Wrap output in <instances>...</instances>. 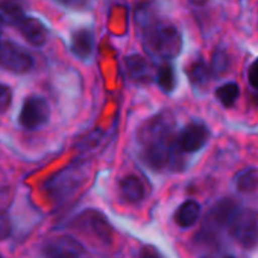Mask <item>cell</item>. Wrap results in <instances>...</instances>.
Masks as SVG:
<instances>
[{"label": "cell", "instance_id": "15", "mask_svg": "<svg viewBox=\"0 0 258 258\" xmlns=\"http://www.w3.org/2000/svg\"><path fill=\"white\" fill-rule=\"evenodd\" d=\"M157 82H158L160 88L164 93H172L176 88V84H178V78H176L175 67L172 64H169V62H164L160 67V70H158Z\"/></svg>", "mask_w": 258, "mask_h": 258}, {"label": "cell", "instance_id": "12", "mask_svg": "<svg viewBox=\"0 0 258 258\" xmlns=\"http://www.w3.org/2000/svg\"><path fill=\"white\" fill-rule=\"evenodd\" d=\"M25 17L23 7L19 0H0V23L17 28Z\"/></svg>", "mask_w": 258, "mask_h": 258}, {"label": "cell", "instance_id": "9", "mask_svg": "<svg viewBox=\"0 0 258 258\" xmlns=\"http://www.w3.org/2000/svg\"><path fill=\"white\" fill-rule=\"evenodd\" d=\"M17 29L22 32L25 40L32 46H43L47 41V28L38 19L25 17V20L17 26Z\"/></svg>", "mask_w": 258, "mask_h": 258}, {"label": "cell", "instance_id": "21", "mask_svg": "<svg viewBox=\"0 0 258 258\" xmlns=\"http://www.w3.org/2000/svg\"><path fill=\"white\" fill-rule=\"evenodd\" d=\"M58 2L70 10H87L90 0H58Z\"/></svg>", "mask_w": 258, "mask_h": 258}, {"label": "cell", "instance_id": "2", "mask_svg": "<svg viewBox=\"0 0 258 258\" xmlns=\"http://www.w3.org/2000/svg\"><path fill=\"white\" fill-rule=\"evenodd\" d=\"M143 143V157L149 167L155 170H163L166 167L175 170L182 169L184 152L179 149L178 139L172 137L169 121H164L163 117L146 124Z\"/></svg>", "mask_w": 258, "mask_h": 258}, {"label": "cell", "instance_id": "27", "mask_svg": "<svg viewBox=\"0 0 258 258\" xmlns=\"http://www.w3.org/2000/svg\"><path fill=\"white\" fill-rule=\"evenodd\" d=\"M0 258H2V256H0Z\"/></svg>", "mask_w": 258, "mask_h": 258}, {"label": "cell", "instance_id": "24", "mask_svg": "<svg viewBox=\"0 0 258 258\" xmlns=\"http://www.w3.org/2000/svg\"><path fill=\"white\" fill-rule=\"evenodd\" d=\"M190 2L193 4V5H198V7H202V5H205L208 0H190Z\"/></svg>", "mask_w": 258, "mask_h": 258}, {"label": "cell", "instance_id": "26", "mask_svg": "<svg viewBox=\"0 0 258 258\" xmlns=\"http://www.w3.org/2000/svg\"><path fill=\"white\" fill-rule=\"evenodd\" d=\"M225 258H234V256H225Z\"/></svg>", "mask_w": 258, "mask_h": 258}, {"label": "cell", "instance_id": "13", "mask_svg": "<svg viewBox=\"0 0 258 258\" xmlns=\"http://www.w3.org/2000/svg\"><path fill=\"white\" fill-rule=\"evenodd\" d=\"M201 216V205L196 201H185L181 204L175 213V222L181 228H191L196 225Z\"/></svg>", "mask_w": 258, "mask_h": 258}, {"label": "cell", "instance_id": "19", "mask_svg": "<svg viewBox=\"0 0 258 258\" xmlns=\"http://www.w3.org/2000/svg\"><path fill=\"white\" fill-rule=\"evenodd\" d=\"M228 66H229V58H228V55H226L223 50H217V52L213 55V59H211V66H210L211 72H213L214 75L223 73V72L228 69Z\"/></svg>", "mask_w": 258, "mask_h": 258}, {"label": "cell", "instance_id": "4", "mask_svg": "<svg viewBox=\"0 0 258 258\" xmlns=\"http://www.w3.org/2000/svg\"><path fill=\"white\" fill-rule=\"evenodd\" d=\"M31 53L13 41H0V67L13 73H26L32 69Z\"/></svg>", "mask_w": 258, "mask_h": 258}, {"label": "cell", "instance_id": "3", "mask_svg": "<svg viewBox=\"0 0 258 258\" xmlns=\"http://www.w3.org/2000/svg\"><path fill=\"white\" fill-rule=\"evenodd\" d=\"M229 234L232 238L244 249H253L258 246V211L244 208L238 210L229 226Z\"/></svg>", "mask_w": 258, "mask_h": 258}, {"label": "cell", "instance_id": "7", "mask_svg": "<svg viewBox=\"0 0 258 258\" xmlns=\"http://www.w3.org/2000/svg\"><path fill=\"white\" fill-rule=\"evenodd\" d=\"M82 246L72 237H59L50 241L44 250V258H82Z\"/></svg>", "mask_w": 258, "mask_h": 258}, {"label": "cell", "instance_id": "23", "mask_svg": "<svg viewBox=\"0 0 258 258\" xmlns=\"http://www.w3.org/2000/svg\"><path fill=\"white\" fill-rule=\"evenodd\" d=\"M247 79H249V84L252 85V88L258 90V59L252 62V66L249 67V72H247Z\"/></svg>", "mask_w": 258, "mask_h": 258}, {"label": "cell", "instance_id": "20", "mask_svg": "<svg viewBox=\"0 0 258 258\" xmlns=\"http://www.w3.org/2000/svg\"><path fill=\"white\" fill-rule=\"evenodd\" d=\"M13 100V91L8 85L0 84V112H5Z\"/></svg>", "mask_w": 258, "mask_h": 258}, {"label": "cell", "instance_id": "22", "mask_svg": "<svg viewBox=\"0 0 258 258\" xmlns=\"http://www.w3.org/2000/svg\"><path fill=\"white\" fill-rule=\"evenodd\" d=\"M137 258H164V256L161 255V252H160L155 246L148 244V246H145V247L139 252V256H137Z\"/></svg>", "mask_w": 258, "mask_h": 258}, {"label": "cell", "instance_id": "11", "mask_svg": "<svg viewBox=\"0 0 258 258\" xmlns=\"http://www.w3.org/2000/svg\"><path fill=\"white\" fill-rule=\"evenodd\" d=\"M120 193H121V198L129 204H139L146 196L145 184L136 175H127L121 179Z\"/></svg>", "mask_w": 258, "mask_h": 258}, {"label": "cell", "instance_id": "16", "mask_svg": "<svg viewBox=\"0 0 258 258\" xmlns=\"http://www.w3.org/2000/svg\"><path fill=\"white\" fill-rule=\"evenodd\" d=\"M235 185H237L238 191H241V193H252V191L258 190V169L243 170L237 176Z\"/></svg>", "mask_w": 258, "mask_h": 258}, {"label": "cell", "instance_id": "8", "mask_svg": "<svg viewBox=\"0 0 258 258\" xmlns=\"http://www.w3.org/2000/svg\"><path fill=\"white\" fill-rule=\"evenodd\" d=\"M238 211L237 205L234 201L225 199L222 202H219L217 205H214L211 208V211L207 214L205 217V226H208L210 229H217V228H228L234 214Z\"/></svg>", "mask_w": 258, "mask_h": 258}, {"label": "cell", "instance_id": "10", "mask_svg": "<svg viewBox=\"0 0 258 258\" xmlns=\"http://www.w3.org/2000/svg\"><path fill=\"white\" fill-rule=\"evenodd\" d=\"M94 50V34L87 29H78L72 35V52L79 59H88Z\"/></svg>", "mask_w": 258, "mask_h": 258}, {"label": "cell", "instance_id": "5", "mask_svg": "<svg viewBox=\"0 0 258 258\" xmlns=\"http://www.w3.org/2000/svg\"><path fill=\"white\" fill-rule=\"evenodd\" d=\"M50 117V108L46 99L40 96H32L28 97L22 106L20 115H19V123L25 129H38L44 126L49 121Z\"/></svg>", "mask_w": 258, "mask_h": 258}, {"label": "cell", "instance_id": "6", "mask_svg": "<svg viewBox=\"0 0 258 258\" xmlns=\"http://www.w3.org/2000/svg\"><path fill=\"white\" fill-rule=\"evenodd\" d=\"M208 142V129L202 123H190L178 136L179 149L184 154L199 152Z\"/></svg>", "mask_w": 258, "mask_h": 258}, {"label": "cell", "instance_id": "14", "mask_svg": "<svg viewBox=\"0 0 258 258\" xmlns=\"http://www.w3.org/2000/svg\"><path fill=\"white\" fill-rule=\"evenodd\" d=\"M127 73L137 82H149L151 81V67L148 61L140 55H131L126 58Z\"/></svg>", "mask_w": 258, "mask_h": 258}, {"label": "cell", "instance_id": "18", "mask_svg": "<svg viewBox=\"0 0 258 258\" xmlns=\"http://www.w3.org/2000/svg\"><path fill=\"white\" fill-rule=\"evenodd\" d=\"M210 75H211V69L204 61L193 62L191 67L188 69V78L191 84L196 87H204L210 81Z\"/></svg>", "mask_w": 258, "mask_h": 258}, {"label": "cell", "instance_id": "1", "mask_svg": "<svg viewBox=\"0 0 258 258\" xmlns=\"http://www.w3.org/2000/svg\"><path fill=\"white\" fill-rule=\"evenodd\" d=\"M137 25L142 31V40L149 55L170 61L181 53V32L170 23L158 19L152 8L143 7L136 13Z\"/></svg>", "mask_w": 258, "mask_h": 258}, {"label": "cell", "instance_id": "25", "mask_svg": "<svg viewBox=\"0 0 258 258\" xmlns=\"http://www.w3.org/2000/svg\"><path fill=\"white\" fill-rule=\"evenodd\" d=\"M204 258H214V256H204Z\"/></svg>", "mask_w": 258, "mask_h": 258}, {"label": "cell", "instance_id": "17", "mask_svg": "<svg viewBox=\"0 0 258 258\" xmlns=\"http://www.w3.org/2000/svg\"><path fill=\"white\" fill-rule=\"evenodd\" d=\"M238 96H240V88H238V85H237L235 82H226V84L220 85V87L216 90V97H217V100H219L223 106H226V108L232 106V105L237 102Z\"/></svg>", "mask_w": 258, "mask_h": 258}]
</instances>
